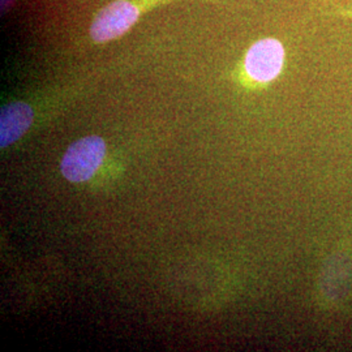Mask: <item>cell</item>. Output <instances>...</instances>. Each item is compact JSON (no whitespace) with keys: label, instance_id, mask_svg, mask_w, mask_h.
<instances>
[{"label":"cell","instance_id":"4","mask_svg":"<svg viewBox=\"0 0 352 352\" xmlns=\"http://www.w3.org/2000/svg\"><path fill=\"white\" fill-rule=\"evenodd\" d=\"M33 122V111L24 102L3 107L0 115V146L4 149L20 139Z\"/></svg>","mask_w":352,"mask_h":352},{"label":"cell","instance_id":"5","mask_svg":"<svg viewBox=\"0 0 352 352\" xmlns=\"http://www.w3.org/2000/svg\"><path fill=\"white\" fill-rule=\"evenodd\" d=\"M342 14H343V16H346V17H349V19H351L352 20V11H342Z\"/></svg>","mask_w":352,"mask_h":352},{"label":"cell","instance_id":"1","mask_svg":"<svg viewBox=\"0 0 352 352\" xmlns=\"http://www.w3.org/2000/svg\"><path fill=\"white\" fill-rule=\"evenodd\" d=\"M106 154L101 138L90 136L72 144L64 154L60 170L64 177L74 183L87 182L100 168Z\"/></svg>","mask_w":352,"mask_h":352},{"label":"cell","instance_id":"3","mask_svg":"<svg viewBox=\"0 0 352 352\" xmlns=\"http://www.w3.org/2000/svg\"><path fill=\"white\" fill-rule=\"evenodd\" d=\"M139 17L138 8L126 1L118 0L104 7L90 28V36L97 42H106L120 37L136 23Z\"/></svg>","mask_w":352,"mask_h":352},{"label":"cell","instance_id":"2","mask_svg":"<svg viewBox=\"0 0 352 352\" xmlns=\"http://www.w3.org/2000/svg\"><path fill=\"white\" fill-rule=\"evenodd\" d=\"M285 63V49L274 38H265L253 43L244 59L247 75L253 81L267 84L276 80Z\"/></svg>","mask_w":352,"mask_h":352}]
</instances>
